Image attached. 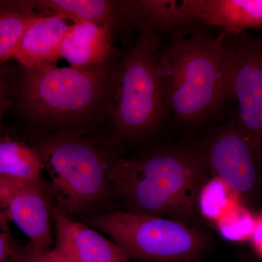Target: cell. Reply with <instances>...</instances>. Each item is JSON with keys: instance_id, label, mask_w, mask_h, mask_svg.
<instances>
[{"instance_id": "obj_1", "label": "cell", "mask_w": 262, "mask_h": 262, "mask_svg": "<svg viewBox=\"0 0 262 262\" xmlns=\"http://www.w3.org/2000/svg\"><path fill=\"white\" fill-rule=\"evenodd\" d=\"M208 173L204 149L164 148L120 157L113 167L114 193L126 211L192 225Z\"/></svg>"}, {"instance_id": "obj_2", "label": "cell", "mask_w": 262, "mask_h": 262, "mask_svg": "<svg viewBox=\"0 0 262 262\" xmlns=\"http://www.w3.org/2000/svg\"><path fill=\"white\" fill-rule=\"evenodd\" d=\"M159 70L167 110L198 122L232 95L230 52L226 38L176 36L160 49Z\"/></svg>"}, {"instance_id": "obj_3", "label": "cell", "mask_w": 262, "mask_h": 262, "mask_svg": "<svg viewBox=\"0 0 262 262\" xmlns=\"http://www.w3.org/2000/svg\"><path fill=\"white\" fill-rule=\"evenodd\" d=\"M51 180L57 207L70 216L100 213L115 195L113 170L120 157L75 130L42 136L34 146Z\"/></svg>"}, {"instance_id": "obj_4", "label": "cell", "mask_w": 262, "mask_h": 262, "mask_svg": "<svg viewBox=\"0 0 262 262\" xmlns=\"http://www.w3.org/2000/svg\"><path fill=\"white\" fill-rule=\"evenodd\" d=\"M114 75L107 62L82 69H25L22 108L34 121L70 130L98 113L113 92Z\"/></svg>"}, {"instance_id": "obj_5", "label": "cell", "mask_w": 262, "mask_h": 262, "mask_svg": "<svg viewBox=\"0 0 262 262\" xmlns=\"http://www.w3.org/2000/svg\"><path fill=\"white\" fill-rule=\"evenodd\" d=\"M161 39L159 32L143 29L114 75L112 117L122 139L149 135L166 111L158 63Z\"/></svg>"}, {"instance_id": "obj_6", "label": "cell", "mask_w": 262, "mask_h": 262, "mask_svg": "<svg viewBox=\"0 0 262 262\" xmlns=\"http://www.w3.org/2000/svg\"><path fill=\"white\" fill-rule=\"evenodd\" d=\"M82 220L129 257L146 262H195L210 244L208 234L195 226L164 217L111 211Z\"/></svg>"}, {"instance_id": "obj_7", "label": "cell", "mask_w": 262, "mask_h": 262, "mask_svg": "<svg viewBox=\"0 0 262 262\" xmlns=\"http://www.w3.org/2000/svg\"><path fill=\"white\" fill-rule=\"evenodd\" d=\"M204 153L213 177L239 198L251 199L257 194L262 184V156L237 123L214 133Z\"/></svg>"}, {"instance_id": "obj_8", "label": "cell", "mask_w": 262, "mask_h": 262, "mask_svg": "<svg viewBox=\"0 0 262 262\" xmlns=\"http://www.w3.org/2000/svg\"><path fill=\"white\" fill-rule=\"evenodd\" d=\"M231 89L238 103L237 124L262 156V38L244 33L226 37Z\"/></svg>"}, {"instance_id": "obj_9", "label": "cell", "mask_w": 262, "mask_h": 262, "mask_svg": "<svg viewBox=\"0 0 262 262\" xmlns=\"http://www.w3.org/2000/svg\"><path fill=\"white\" fill-rule=\"evenodd\" d=\"M51 186L42 182L22 185H0L2 206L14 223L37 247L50 249L52 242Z\"/></svg>"}, {"instance_id": "obj_10", "label": "cell", "mask_w": 262, "mask_h": 262, "mask_svg": "<svg viewBox=\"0 0 262 262\" xmlns=\"http://www.w3.org/2000/svg\"><path fill=\"white\" fill-rule=\"evenodd\" d=\"M52 216L56 227L57 250L78 262H130L120 246L84 222L74 220L57 206Z\"/></svg>"}, {"instance_id": "obj_11", "label": "cell", "mask_w": 262, "mask_h": 262, "mask_svg": "<svg viewBox=\"0 0 262 262\" xmlns=\"http://www.w3.org/2000/svg\"><path fill=\"white\" fill-rule=\"evenodd\" d=\"M70 25L56 15H39L24 31L13 55L24 69L54 66Z\"/></svg>"}, {"instance_id": "obj_12", "label": "cell", "mask_w": 262, "mask_h": 262, "mask_svg": "<svg viewBox=\"0 0 262 262\" xmlns=\"http://www.w3.org/2000/svg\"><path fill=\"white\" fill-rule=\"evenodd\" d=\"M196 22L220 27L227 35L262 30V0H186Z\"/></svg>"}, {"instance_id": "obj_13", "label": "cell", "mask_w": 262, "mask_h": 262, "mask_svg": "<svg viewBox=\"0 0 262 262\" xmlns=\"http://www.w3.org/2000/svg\"><path fill=\"white\" fill-rule=\"evenodd\" d=\"M113 52L112 27L82 22L70 25L61 49V57L76 69L106 63Z\"/></svg>"}, {"instance_id": "obj_14", "label": "cell", "mask_w": 262, "mask_h": 262, "mask_svg": "<svg viewBox=\"0 0 262 262\" xmlns=\"http://www.w3.org/2000/svg\"><path fill=\"white\" fill-rule=\"evenodd\" d=\"M42 158L34 146L0 134V185L43 182Z\"/></svg>"}, {"instance_id": "obj_15", "label": "cell", "mask_w": 262, "mask_h": 262, "mask_svg": "<svg viewBox=\"0 0 262 262\" xmlns=\"http://www.w3.org/2000/svg\"><path fill=\"white\" fill-rule=\"evenodd\" d=\"M34 6L51 12L74 24L93 22L113 27L127 15L126 2L106 0H44L33 1Z\"/></svg>"}, {"instance_id": "obj_16", "label": "cell", "mask_w": 262, "mask_h": 262, "mask_svg": "<svg viewBox=\"0 0 262 262\" xmlns=\"http://www.w3.org/2000/svg\"><path fill=\"white\" fill-rule=\"evenodd\" d=\"M127 15L141 18L146 23L144 29L155 32L177 30L196 23L188 12L186 0H143L127 2Z\"/></svg>"}, {"instance_id": "obj_17", "label": "cell", "mask_w": 262, "mask_h": 262, "mask_svg": "<svg viewBox=\"0 0 262 262\" xmlns=\"http://www.w3.org/2000/svg\"><path fill=\"white\" fill-rule=\"evenodd\" d=\"M34 8L30 1L0 2V64L13 59L27 26L40 15Z\"/></svg>"}, {"instance_id": "obj_18", "label": "cell", "mask_w": 262, "mask_h": 262, "mask_svg": "<svg viewBox=\"0 0 262 262\" xmlns=\"http://www.w3.org/2000/svg\"><path fill=\"white\" fill-rule=\"evenodd\" d=\"M239 198L220 179L213 177L202 187L198 200V212L216 222L239 203Z\"/></svg>"}, {"instance_id": "obj_19", "label": "cell", "mask_w": 262, "mask_h": 262, "mask_svg": "<svg viewBox=\"0 0 262 262\" xmlns=\"http://www.w3.org/2000/svg\"><path fill=\"white\" fill-rule=\"evenodd\" d=\"M215 223L224 237L229 241L241 242L251 238L256 225V220L238 203Z\"/></svg>"}, {"instance_id": "obj_20", "label": "cell", "mask_w": 262, "mask_h": 262, "mask_svg": "<svg viewBox=\"0 0 262 262\" xmlns=\"http://www.w3.org/2000/svg\"><path fill=\"white\" fill-rule=\"evenodd\" d=\"M17 262H78L69 257L61 251L53 249H45L29 243L20 246V253Z\"/></svg>"}, {"instance_id": "obj_21", "label": "cell", "mask_w": 262, "mask_h": 262, "mask_svg": "<svg viewBox=\"0 0 262 262\" xmlns=\"http://www.w3.org/2000/svg\"><path fill=\"white\" fill-rule=\"evenodd\" d=\"M20 250L11 234L0 232V262L18 261Z\"/></svg>"}, {"instance_id": "obj_22", "label": "cell", "mask_w": 262, "mask_h": 262, "mask_svg": "<svg viewBox=\"0 0 262 262\" xmlns=\"http://www.w3.org/2000/svg\"><path fill=\"white\" fill-rule=\"evenodd\" d=\"M251 239L256 252L262 257V215L256 220V225Z\"/></svg>"}, {"instance_id": "obj_23", "label": "cell", "mask_w": 262, "mask_h": 262, "mask_svg": "<svg viewBox=\"0 0 262 262\" xmlns=\"http://www.w3.org/2000/svg\"><path fill=\"white\" fill-rule=\"evenodd\" d=\"M10 221L7 218L5 212L3 211V206H2L1 200H0V229L3 232L6 233L11 234L10 228Z\"/></svg>"}, {"instance_id": "obj_24", "label": "cell", "mask_w": 262, "mask_h": 262, "mask_svg": "<svg viewBox=\"0 0 262 262\" xmlns=\"http://www.w3.org/2000/svg\"><path fill=\"white\" fill-rule=\"evenodd\" d=\"M5 102V84L3 80V75L0 72V127L2 124V117H3V110H4Z\"/></svg>"}]
</instances>
